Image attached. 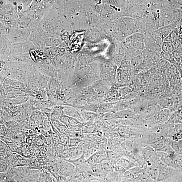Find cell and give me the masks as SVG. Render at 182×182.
Wrapping results in <instances>:
<instances>
[{
  "mask_svg": "<svg viewBox=\"0 0 182 182\" xmlns=\"http://www.w3.org/2000/svg\"><path fill=\"white\" fill-rule=\"evenodd\" d=\"M81 139L79 138H70L67 146L74 147L77 146L81 142Z\"/></svg>",
  "mask_w": 182,
  "mask_h": 182,
  "instance_id": "obj_11",
  "label": "cell"
},
{
  "mask_svg": "<svg viewBox=\"0 0 182 182\" xmlns=\"http://www.w3.org/2000/svg\"><path fill=\"white\" fill-rule=\"evenodd\" d=\"M58 120L64 124L66 125L67 128L69 126L70 117L66 115L63 110Z\"/></svg>",
  "mask_w": 182,
  "mask_h": 182,
  "instance_id": "obj_10",
  "label": "cell"
},
{
  "mask_svg": "<svg viewBox=\"0 0 182 182\" xmlns=\"http://www.w3.org/2000/svg\"><path fill=\"white\" fill-rule=\"evenodd\" d=\"M81 124H82V123L80 122V121L77 119L70 117V121L69 126H74Z\"/></svg>",
  "mask_w": 182,
  "mask_h": 182,
  "instance_id": "obj_20",
  "label": "cell"
},
{
  "mask_svg": "<svg viewBox=\"0 0 182 182\" xmlns=\"http://www.w3.org/2000/svg\"><path fill=\"white\" fill-rule=\"evenodd\" d=\"M8 146L9 149L11 152L13 153H17L21 155L22 151L20 149V148L15 145L12 142L6 143Z\"/></svg>",
  "mask_w": 182,
  "mask_h": 182,
  "instance_id": "obj_12",
  "label": "cell"
},
{
  "mask_svg": "<svg viewBox=\"0 0 182 182\" xmlns=\"http://www.w3.org/2000/svg\"><path fill=\"white\" fill-rule=\"evenodd\" d=\"M84 121H88L93 119L95 115L93 113L90 112H84L80 114Z\"/></svg>",
  "mask_w": 182,
  "mask_h": 182,
  "instance_id": "obj_13",
  "label": "cell"
},
{
  "mask_svg": "<svg viewBox=\"0 0 182 182\" xmlns=\"http://www.w3.org/2000/svg\"><path fill=\"white\" fill-rule=\"evenodd\" d=\"M174 49L173 46L171 43H166L164 44L163 46L162 49L165 53H172Z\"/></svg>",
  "mask_w": 182,
  "mask_h": 182,
  "instance_id": "obj_14",
  "label": "cell"
},
{
  "mask_svg": "<svg viewBox=\"0 0 182 182\" xmlns=\"http://www.w3.org/2000/svg\"><path fill=\"white\" fill-rule=\"evenodd\" d=\"M99 164L102 169L105 172L110 171L113 167V164L107 158L103 159Z\"/></svg>",
  "mask_w": 182,
  "mask_h": 182,
  "instance_id": "obj_6",
  "label": "cell"
},
{
  "mask_svg": "<svg viewBox=\"0 0 182 182\" xmlns=\"http://www.w3.org/2000/svg\"><path fill=\"white\" fill-rule=\"evenodd\" d=\"M70 138H79L81 139L82 137V134L81 132L74 131L71 132L69 131L67 132Z\"/></svg>",
  "mask_w": 182,
  "mask_h": 182,
  "instance_id": "obj_17",
  "label": "cell"
},
{
  "mask_svg": "<svg viewBox=\"0 0 182 182\" xmlns=\"http://www.w3.org/2000/svg\"><path fill=\"white\" fill-rule=\"evenodd\" d=\"M180 2H182V0H179Z\"/></svg>",
  "mask_w": 182,
  "mask_h": 182,
  "instance_id": "obj_26",
  "label": "cell"
},
{
  "mask_svg": "<svg viewBox=\"0 0 182 182\" xmlns=\"http://www.w3.org/2000/svg\"><path fill=\"white\" fill-rule=\"evenodd\" d=\"M9 165L5 161L3 160H1V169L0 172L5 173L8 171L9 168Z\"/></svg>",
  "mask_w": 182,
  "mask_h": 182,
  "instance_id": "obj_15",
  "label": "cell"
},
{
  "mask_svg": "<svg viewBox=\"0 0 182 182\" xmlns=\"http://www.w3.org/2000/svg\"><path fill=\"white\" fill-rule=\"evenodd\" d=\"M164 58L170 62H173L174 61V59L173 56L170 53H164L162 54Z\"/></svg>",
  "mask_w": 182,
  "mask_h": 182,
  "instance_id": "obj_21",
  "label": "cell"
},
{
  "mask_svg": "<svg viewBox=\"0 0 182 182\" xmlns=\"http://www.w3.org/2000/svg\"><path fill=\"white\" fill-rule=\"evenodd\" d=\"M127 76L126 73H123L121 74L120 79L123 81H126L127 79Z\"/></svg>",
  "mask_w": 182,
  "mask_h": 182,
  "instance_id": "obj_24",
  "label": "cell"
},
{
  "mask_svg": "<svg viewBox=\"0 0 182 182\" xmlns=\"http://www.w3.org/2000/svg\"><path fill=\"white\" fill-rule=\"evenodd\" d=\"M59 54H63L65 53V50L64 49H62L59 51Z\"/></svg>",
  "mask_w": 182,
  "mask_h": 182,
  "instance_id": "obj_25",
  "label": "cell"
},
{
  "mask_svg": "<svg viewBox=\"0 0 182 182\" xmlns=\"http://www.w3.org/2000/svg\"><path fill=\"white\" fill-rule=\"evenodd\" d=\"M14 154L16 155L23 166H31L32 162L30 159L26 158L23 157L22 155L17 153Z\"/></svg>",
  "mask_w": 182,
  "mask_h": 182,
  "instance_id": "obj_9",
  "label": "cell"
},
{
  "mask_svg": "<svg viewBox=\"0 0 182 182\" xmlns=\"http://www.w3.org/2000/svg\"><path fill=\"white\" fill-rule=\"evenodd\" d=\"M3 84L12 87L14 89H16L26 90L28 89L26 85L24 83L8 77H7L6 79Z\"/></svg>",
  "mask_w": 182,
  "mask_h": 182,
  "instance_id": "obj_2",
  "label": "cell"
},
{
  "mask_svg": "<svg viewBox=\"0 0 182 182\" xmlns=\"http://www.w3.org/2000/svg\"><path fill=\"white\" fill-rule=\"evenodd\" d=\"M41 112L50 119L51 108H45L41 110Z\"/></svg>",
  "mask_w": 182,
  "mask_h": 182,
  "instance_id": "obj_22",
  "label": "cell"
},
{
  "mask_svg": "<svg viewBox=\"0 0 182 182\" xmlns=\"http://www.w3.org/2000/svg\"><path fill=\"white\" fill-rule=\"evenodd\" d=\"M30 99V97L22 96L12 98L13 105H18L26 103Z\"/></svg>",
  "mask_w": 182,
  "mask_h": 182,
  "instance_id": "obj_8",
  "label": "cell"
},
{
  "mask_svg": "<svg viewBox=\"0 0 182 182\" xmlns=\"http://www.w3.org/2000/svg\"><path fill=\"white\" fill-rule=\"evenodd\" d=\"M35 98L37 100L44 101V100L43 95L41 92L36 93Z\"/></svg>",
  "mask_w": 182,
  "mask_h": 182,
  "instance_id": "obj_23",
  "label": "cell"
},
{
  "mask_svg": "<svg viewBox=\"0 0 182 182\" xmlns=\"http://www.w3.org/2000/svg\"><path fill=\"white\" fill-rule=\"evenodd\" d=\"M64 106H56L51 108L50 120H58L61 115Z\"/></svg>",
  "mask_w": 182,
  "mask_h": 182,
  "instance_id": "obj_4",
  "label": "cell"
},
{
  "mask_svg": "<svg viewBox=\"0 0 182 182\" xmlns=\"http://www.w3.org/2000/svg\"><path fill=\"white\" fill-rule=\"evenodd\" d=\"M54 126L60 133H67L69 131L66 125L64 124L58 120H51Z\"/></svg>",
  "mask_w": 182,
  "mask_h": 182,
  "instance_id": "obj_5",
  "label": "cell"
},
{
  "mask_svg": "<svg viewBox=\"0 0 182 182\" xmlns=\"http://www.w3.org/2000/svg\"><path fill=\"white\" fill-rule=\"evenodd\" d=\"M117 164L122 166L126 169H128L132 166L131 163L128 161L125 160L124 159H121L119 160L117 163Z\"/></svg>",
  "mask_w": 182,
  "mask_h": 182,
  "instance_id": "obj_18",
  "label": "cell"
},
{
  "mask_svg": "<svg viewBox=\"0 0 182 182\" xmlns=\"http://www.w3.org/2000/svg\"><path fill=\"white\" fill-rule=\"evenodd\" d=\"M22 166H23L21 164L20 161H19L18 158L16 155L13 154L11 167H18Z\"/></svg>",
  "mask_w": 182,
  "mask_h": 182,
  "instance_id": "obj_16",
  "label": "cell"
},
{
  "mask_svg": "<svg viewBox=\"0 0 182 182\" xmlns=\"http://www.w3.org/2000/svg\"><path fill=\"white\" fill-rule=\"evenodd\" d=\"M49 134L51 136L54 144L60 143L58 135L53 131L52 129L51 130L49 131Z\"/></svg>",
  "mask_w": 182,
  "mask_h": 182,
  "instance_id": "obj_19",
  "label": "cell"
},
{
  "mask_svg": "<svg viewBox=\"0 0 182 182\" xmlns=\"http://www.w3.org/2000/svg\"><path fill=\"white\" fill-rule=\"evenodd\" d=\"M106 156L107 158L113 164L118 162L119 160V155L114 152L110 150L106 151Z\"/></svg>",
  "mask_w": 182,
  "mask_h": 182,
  "instance_id": "obj_7",
  "label": "cell"
},
{
  "mask_svg": "<svg viewBox=\"0 0 182 182\" xmlns=\"http://www.w3.org/2000/svg\"><path fill=\"white\" fill-rule=\"evenodd\" d=\"M63 111L66 115L77 119L82 123L84 122L80 113L77 109L70 106H65Z\"/></svg>",
  "mask_w": 182,
  "mask_h": 182,
  "instance_id": "obj_3",
  "label": "cell"
},
{
  "mask_svg": "<svg viewBox=\"0 0 182 182\" xmlns=\"http://www.w3.org/2000/svg\"></svg>",
  "mask_w": 182,
  "mask_h": 182,
  "instance_id": "obj_27",
  "label": "cell"
},
{
  "mask_svg": "<svg viewBox=\"0 0 182 182\" xmlns=\"http://www.w3.org/2000/svg\"><path fill=\"white\" fill-rule=\"evenodd\" d=\"M106 155L104 151H97L86 160V162L89 166H92L99 162L103 159L107 158L105 157Z\"/></svg>",
  "mask_w": 182,
  "mask_h": 182,
  "instance_id": "obj_1",
  "label": "cell"
}]
</instances>
